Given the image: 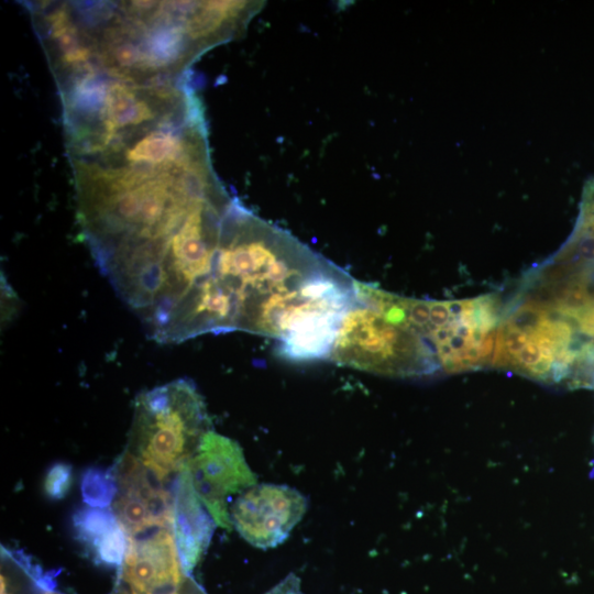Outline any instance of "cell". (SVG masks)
I'll return each instance as SVG.
<instances>
[{
	"instance_id": "6da1fadb",
	"label": "cell",
	"mask_w": 594,
	"mask_h": 594,
	"mask_svg": "<svg viewBox=\"0 0 594 594\" xmlns=\"http://www.w3.org/2000/svg\"><path fill=\"white\" fill-rule=\"evenodd\" d=\"M66 150L86 244L146 328L208 264L235 200L212 168L204 110L147 108L88 128Z\"/></svg>"
},
{
	"instance_id": "7a4b0ae2",
	"label": "cell",
	"mask_w": 594,
	"mask_h": 594,
	"mask_svg": "<svg viewBox=\"0 0 594 594\" xmlns=\"http://www.w3.org/2000/svg\"><path fill=\"white\" fill-rule=\"evenodd\" d=\"M216 282L233 331L275 339L294 353L329 344L359 300L345 271L238 199L223 224Z\"/></svg>"
},
{
	"instance_id": "3957f363",
	"label": "cell",
	"mask_w": 594,
	"mask_h": 594,
	"mask_svg": "<svg viewBox=\"0 0 594 594\" xmlns=\"http://www.w3.org/2000/svg\"><path fill=\"white\" fill-rule=\"evenodd\" d=\"M85 66L132 79L180 77L239 36L258 1H68Z\"/></svg>"
},
{
	"instance_id": "277c9868",
	"label": "cell",
	"mask_w": 594,
	"mask_h": 594,
	"mask_svg": "<svg viewBox=\"0 0 594 594\" xmlns=\"http://www.w3.org/2000/svg\"><path fill=\"white\" fill-rule=\"evenodd\" d=\"M359 301L344 315L330 360L391 376L441 372L436 351L414 324L408 297L355 280Z\"/></svg>"
},
{
	"instance_id": "5b68a950",
	"label": "cell",
	"mask_w": 594,
	"mask_h": 594,
	"mask_svg": "<svg viewBox=\"0 0 594 594\" xmlns=\"http://www.w3.org/2000/svg\"><path fill=\"white\" fill-rule=\"evenodd\" d=\"M211 430L195 384L179 378L136 398L128 451L167 481L186 469Z\"/></svg>"
},
{
	"instance_id": "8992f818",
	"label": "cell",
	"mask_w": 594,
	"mask_h": 594,
	"mask_svg": "<svg viewBox=\"0 0 594 594\" xmlns=\"http://www.w3.org/2000/svg\"><path fill=\"white\" fill-rule=\"evenodd\" d=\"M194 488L218 526L232 527L227 498L256 484V476L237 441L209 430L190 460Z\"/></svg>"
},
{
	"instance_id": "52a82bcc",
	"label": "cell",
	"mask_w": 594,
	"mask_h": 594,
	"mask_svg": "<svg viewBox=\"0 0 594 594\" xmlns=\"http://www.w3.org/2000/svg\"><path fill=\"white\" fill-rule=\"evenodd\" d=\"M307 507V498L290 486L255 484L237 497L230 517L232 526L250 544L271 549L287 539Z\"/></svg>"
},
{
	"instance_id": "ba28073f",
	"label": "cell",
	"mask_w": 594,
	"mask_h": 594,
	"mask_svg": "<svg viewBox=\"0 0 594 594\" xmlns=\"http://www.w3.org/2000/svg\"><path fill=\"white\" fill-rule=\"evenodd\" d=\"M118 483L113 513L128 536L154 527H172L174 492L134 454L127 451L112 469Z\"/></svg>"
},
{
	"instance_id": "9c48e42d",
	"label": "cell",
	"mask_w": 594,
	"mask_h": 594,
	"mask_svg": "<svg viewBox=\"0 0 594 594\" xmlns=\"http://www.w3.org/2000/svg\"><path fill=\"white\" fill-rule=\"evenodd\" d=\"M122 578L138 594H174L187 576L173 528L154 527L129 536Z\"/></svg>"
},
{
	"instance_id": "30bf717a",
	"label": "cell",
	"mask_w": 594,
	"mask_h": 594,
	"mask_svg": "<svg viewBox=\"0 0 594 594\" xmlns=\"http://www.w3.org/2000/svg\"><path fill=\"white\" fill-rule=\"evenodd\" d=\"M173 492V532L183 571L189 576L208 548L217 524L198 497L187 468L178 473Z\"/></svg>"
},
{
	"instance_id": "8fae6325",
	"label": "cell",
	"mask_w": 594,
	"mask_h": 594,
	"mask_svg": "<svg viewBox=\"0 0 594 594\" xmlns=\"http://www.w3.org/2000/svg\"><path fill=\"white\" fill-rule=\"evenodd\" d=\"M73 524L77 538L91 548L120 522L113 510L89 506L74 515Z\"/></svg>"
},
{
	"instance_id": "7c38bea8",
	"label": "cell",
	"mask_w": 594,
	"mask_h": 594,
	"mask_svg": "<svg viewBox=\"0 0 594 594\" xmlns=\"http://www.w3.org/2000/svg\"><path fill=\"white\" fill-rule=\"evenodd\" d=\"M118 491V483L112 469L89 468L84 472L81 495L88 506L107 508L113 503Z\"/></svg>"
},
{
	"instance_id": "4fadbf2b",
	"label": "cell",
	"mask_w": 594,
	"mask_h": 594,
	"mask_svg": "<svg viewBox=\"0 0 594 594\" xmlns=\"http://www.w3.org/2000/svg\"><path fill=\"white\" fill-rule=\"evenodd\" d=\"M128 546L129 536L122 525L119 524L101 537L90 549L97 562L119 566L123 564Z\"/></svg>"
},
{
	"instance_id": "5bb4252c",
	"label": "cell",
	"mask_w": 594,
	"mask_h": 594,
	"mask_svg": "<svg viewBox=\"0 0 594 594\" xmlns=\"http://www.w3.org/2000/svg\"><path fill=\"white\" fill-rule=\"evenodd\" d=\"M73 482V469L66 463H56L47 472L44 491L52 499H62L68 493Z\"/></svg>"
},
{
	"instance_id": "9a60e30c",
	"label": "cell",
	"mask_w": 594,
	"mask_h": 594,
	"mask_svg": "<svg viewBox=\"0 0 594 594\" xmlns=\"http://www.w3.org/2000/svg\"><path fill=\"white\" fill-rule=\"evenodd\" d=\"M265 594H302L300 580L292 573Z\"/></svg>"
},
{
	"instance_id": "2e32d148",
	"label": "cell",
	"mask_w": 594,
	"mask_h": 594,
	"mask_svg": "<svg viewBox=\"0 0 594 594\" xmlns=\"http://www.w3.org/2000/svg\"><path fill=\"white\" fill-rule=\"evenodd\" d=\"M174 594H204L197 585L188 580V576L184 580L179 588Z\"/></svg>"
},
{
	"instance_id": "e0dca14e",
	"label": "cell",
	"mask_w": 594,
	"mask_h": 594,
	"mask_svg": "<svg viewBox=\"0 0 594 594\" xmlns=\"http://www.w3.org/2000/svg\"><path fill=\"white\" fill-rule=\"evenodd\" d=\"M129 594H138V593H135L134 591L131 590Z\"/></svg>"
},
{
	"instance_id": "ac0fdd59",
	"label": "cell",
	"mask_w": 594,
	"mask_h": 594,
	"mask_svg": "<svg viewBox=\"0 0 594 594\" xmlns=\"http://www.w3.org/2000/svg\"><path fill=\"white\" fill-rule=\"evenodd\" d=\"M46 594H55V593H46Z\"/></svg>"
}]
</instances>
